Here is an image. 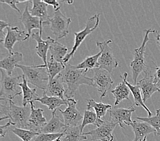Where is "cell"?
<instances>
[{
  "label": "cell",
  "mask_w": 160,
  "mask_h": 141,
  "mask_svg": "<svg viewBox=\"0 0 160 141\" xmlns=\"http://www.w3.org/2000/svg\"><path fill=\"white\" fill-rule=\"evenodd\" d=\"M129 125L132 127L135 135V138L133 141H142L151 133H154L155 135L156 134L155 129L151 125L144 121L134 120Z\"/></svg>",
  "instance_id": "obj_20"
},
{
  "label": "cell",
  "mask_w": 160,
  "mask_h": 141,
  "mask_svg": "<svg viewBox=\"0 0 160 141\" xmlns=\"http://www.w3.org/2000/svg\"><path fill=\"white\" fill-rule=\"evenodd\" d=\"M31 106H19L10 100L6 105L0 106V120H9L15 128L29 129V120L31 115Z\"/></svg>",
  "instance_id": "obj_2"
},
{
  "label": "cell",
  "mask_w": 160,
  "mask_h": 141,
  "mask_svg": "<svg viewBox=\"0 0 160 141\" xmlns=\"http://www.w3.org/2000/svg\"><path fill=\"white\" fill-rule=\"evenodd\" d=\"M55 141H57V140H55Z\"/></svg>",
  "instance_id": "obj_45"
},
{
  "label": "cell",
  "mask_w": 160,
  "mask_h": 141,
  "mask_svg": "<svg viewBox=\"0 0 160 141\" xmlns=\"http://www.w3.org/2000/svg\"><path fill=\"white\" fill-rule=\"evenodd\" d=\"M66 128L67 125L57 115L56 110H54L52 113L51 119L42 129L40 134H62Z\"/></svg>",
  "instance_id": "obj_19"
},
{
  "label": "cell",
  "mask_w": 160,
  "mask_h": 141,
  "mask_svg": "<svg viewBox=\"0 0 160 141\" xmlns=\"http://www.w3.org/2000/svg\"><path fill=\"white\" fill-rule=\"evenodd\" d=\"M26 5L23 12L21 14V16L19 18V21L21 23L24 25L27 32L30 35L32 34V30L38 29V31L41 35H42L44 22L40 21L39 18L33 16L29 10V3Z\"/></svg>",
  "instance_id": "obj_14"
},
{
  "label": "cell",
  "mask_w": 160,
  "mask_h": 141,
  "mask_svg": "<svg viewBox=\"0 0 160 141\" xmlns=\"http://www.w3.org/2000/svg\"><path fill=\"white\" fill-rule=\"evenodd\" d=\"M112 40H106L103 42L97 43V45L102 51V54L98 60L99 68L107 71L110 73L119 67V63L114 56L113 52L110 46Z\"/></svg>",
  "instance_id": "obj_8"
},
{
  "label": "cell",
  "mask_w": 160,
  "mask_h": 141,
  "mask_svg": "<svg viewBox=\"0 0 160 141\" xmlns=\"http://www.w3.org/2000/svg\"><path fill=\"white\" fill-rule=\"evenodd\" d=\"M142 141H147V137H146V138H144Z\"/></svg>",
  "instance_id": "obj_43"
},
{
  "label": "cell",
  "mask_w": 160,
  "mask_h": 141,
  "mask_svg": "<svg viewBox=\"0 0 160 141\" xmlns=\"http://www.w3.org/2000/svg\"><path fill=\"white\" fill-rule=\"evenodd\" d=\"M66 90L62 76L59 75L51 81H48V85L45 90H44V93L48 96L59 97L65 100Z\"/></svg>",
  "instance_id": "obj_18"
},
{
  "label": "cell",
  "mask_w": 160,
  "mask_h": 141,
  "mask_svg": "<svg viewBox=\"0 0 160 141\" xmlns=\"http://www.w3.org/2000/svg\"><path fill=\"white\" fill-rule=\"evenodd\" d=\"M14 126L12 125V123L11 121H8L6 125H1L0 126V135L1 137H4L9 132L12 131V129Z\"/></svg>",
  "instance_id": "obj_36"
},
{
  "label": "cell",
  "mask_w": 160,
  "mask_h": 141,
  "mask_svg": "<svg viewBox=\"0 0 160 141\" xmlns=\"http://www.w3.org/2000/svg\"><path fill=\"white\" fill-rule=\"evenodd\" d=\"M130 92V89L129 88L128 85L123 80V82L119 83L115 88L111 91V93L115 98V105H118L123 100L129 101V96Z\"/></svg>",
  "instance_id": "obj_28"
},
{
  "label": "cell",
  "mask_w": 160,
  "mask_h": 141,
  "mask_svg": "<svg viewBox=\"0 0 160 141\" xmlns=\"http://www.w3.org/2000/svg\"><path fill=\"white\" fill-rule=\"evenodd\" d=\"M93 87L98 90L100 94V99L104 98L108 91L111 88L113 84V80L110 77L108 71L101 68H95L93 71Z\"/></svg>",
  "instance_id": "obj_9"
},
{
  "label": "cell",
  "mask_w": 160,
  "mask_h": 141,
  "mask_svg": "<svg viewBox=\"0 0 160 141\" xmlns=\"http://www.w3.org/2000/svg\"><path fill=\"white\" fill-rule=\"evenodd\" d=\"M61 3H67V4H69V5H71L72 3H73V1H60Z\"/></svg>",
  "instance_id": "obj_42"
},
{
  "label": "cell",
  "mask_w": 160,
  "mask_h": 141,
  "mask_svg": "<svg viewBox=\"0 0 160 141\" xmlns=\"http://www.w3.org/2000/svg\"><path fill=\"white\" fill-rule=\"evenodd\" d=\"M32 37L33 40H35L37 42V46L36 48L37 50V54L38 55L44 62V64L47 67V53L52 43L55 41L51 37H48L47 40H43L42 38V35L40 34V32L33 33L32 34Z\"/></svg>",
  "instance_id": "obj_17"
},
{
  "label": "cell",
  "mask_w": 160,
  "mask_h": 141,
  "mask_svg": "<svg viewBox=\"0 0 160 141\" xmlns=\"http://www.w3.org/2000/svg\"><path fill=\"white\" fill-rule=\"evenodd\" d=\"M17 68L22 70L29 83L45 90L49 81V75L47 68H39L37 65L25 66L19 64L17 65Z\"/></svg>",
  "instance_id": "obj_5"
},
{
  "label": "cell",
  "mask_w": 160,
  "mask_h": 141,
  "mask_svg": "<svg viewBox=\"0 0 160 141\" xmlns=\"http://www.w3.org/2000/svg\"><path fill=\"white\" fill-rule=\"evenodd\" d=\"M136 120H140L144 121L151 125L156 131V134L160 136V109L156 110V114L155 115L147 117H136Z\"/></svg>",
  "instance_id": "obj_32"
},
{
  "label": "cell",
  "mask_w": 160,
  "mask_h": 141,
  "mask_svg": "<svg viewBox=\"0 0 160 141\" xmlns=\"http://www.w3.org/2000/svg\"><path fill=\"white\" fill-rule=\"evenodd\" d=\"M99 23H100V14H98L94 15V16H91L88 19L85 29L82 30L81 31L74 33L75 39L74 45L71 49V52L68 53V54L64 59L63 61V64H67L72 58H73L75 52L77 50L78 47L81 45L83 41L85 40V38L98 28Z\"/></svg>",
  "instance_id": "obj_7"
},
{
  "label": "cell",
  "mask_w": 160,
  "mask_h": 141,
  "mask_svg": "<svg viewBox=\"0 0 160 141\" xmlns=\"http://www.w3.org/2000/svg\"><path fill=\"white\" fill-rule=\"evenodd\" d=\"M116 126L117 124L110 121H104L100 125H98L96 129L84 133V135L91 136V140L93 141H113L114 136L112 132Z\"/></svg>",
  "instance_id": "obj_11"
},
{
  "label": "cell",
  "mask_w": 160,
  "mask_h": 141,
  "mask_svg": "<svg viewBox=\"0 0 160 141\" xmlns=\"http://www.w3.org/2000/svg\"><path fill=\"white\" fill-rule=\"evenodd\" d=\"M67 102L68 106L66 110H62L59 109V112L63 117L64 123L68 127L78 126V123L83 120L81 113L77 108L78 101L74 98H68Z\"/></svg>",
  "instance_id": "obj_10"
},
{
  "label": "cell",
  "mask_w": 160,
  "mask_h": 141,
  "mask_svg": "<svg viewBox=\"0 0 160 141\" xmlns=\"http://www.w3.org/2000/svg\"><path fill=\"white\" fill-rule=\"evenodd\" d=\"M32 7L29 10L33 16L39 18L42 22H46L49 20V16L47 10L48 6L44 1L40 0H33Z\"/></svg>",
  "instance_id": "obj_24"
},
{
  "label": "cell",
  "mask_w": 160,
  "mask_h": 141,
  "mask_svg": "<svg viewBox=\"0 0 160 141\" xmlns=\"http://www.w3.org/2000/svg\"><path fill=\"white\" fill-rule=\"evenodd\" d=\"M128 76V73H124L123 75H121L120 77L125 82V83L128 85L129 88L130 89L131 92L133 94V96H134L135 105L136 106H142V107H143L144 109H145L148 114V117L153 116V115H152V113L151 112V110L147 107L145 103H144L143 101V98L142 97V94H141L142 92H141V90L140 88L139 85L138 84V83H137V84H132L131 83L128 82V81L127 80Z\"/></svg>",
  "instance_id": "obj_21"
},
{
  "label": "cell",
  "mask_w": 160,
  "mask_h": 141,
  "mask_svg": "<svg viewBox=\"0 0 160 141\" xmlns=\"http://www.w3.org/2000/svg\"><path fill=\"white\" fill-rule=\"evenodd\" d=\"M63 136L62 134H40L34 141H55Z\"/></svg>",
  "instance_id": "obj_35"
},
{
  "label": "cell",
  "mask_w": 160,
  "mask_h": 141,
  "mask_svg": "<svg viewBox=\"0 0 160 141\" xmlns=\"http://www.w3.org/2000/svg\"><path fill=\"white\" fill-rule=\"evenodd\" d=\"M156 41H157V44L160 47V34L158 33L157 36H156Z\"/></svg>",
  "instance_id": "obj_41"
},
{
  "label": "cell",
  "mask_w": 160,
  "mask_h": 141,
  "mask_svg": "<svg viewBox=\"0 0 160 141\" xmlns=\"http://www.w3.org/2000/svg\"><path fill=\"white\" fill-rule=\"evenodd\" d=\"M1 101H8L22 93L21 87L18 86V81L22 75H8L6 71L1 68Z\"/></svg>",
  "instance_id": "obj_4"
},
{
  "label": "cell",
  "mask_w": 160,
  "mask_h": 141,
  "mask_svg": "<svg viewBox=\"0 0 160 141\" xmlns=\"http://www.w3.org/2000/svg\"><path fill=\"white\" fill-rule=\"evenodd\" d=\"M102 54V51L98 52V54H95L93 56H88L83 60L82 63L78 64V65L75 66V67L77 68V69H81L84 70L86 73L87 71L91 70V69H95V68H99L98 65V60Z\"/></svg>",
  "instance_id": "obj_30"
},
{
  "label": "cell",
  "mask_w": 160,
  "mask_h": 141,
  "mask_svg": "<svg viewBox=\"0 0 160 141\" xmlns=\"http://www.w3.org/2000/svg\"><path fill=\"white\" fill-rule=\"evenodd\" d=\"M28 2V1H11V0H10V1H8V0H0V2L9 5L11 7H12V8H13L14 10H15L16 11H17L18 13H21V10L17 7V3Z\"/></svg>",
  "instance_id": "obj_37"
},
{
  "label": "cell",
  "mask_w": 160,
  "mask_h": 141,
  "mask_svg": "<svg viewBox=\"0 0 160 141\" xmlns=\"http://www.w3.org/2000/svg\"><path fill=\"white\" fill-rule=\"evenodd\" d=\"M30 105L32 111L29 120V129L40 133L42 129L47 124V119L44 116V110L34 108L33 102L30 103Z\"/></svg>",
  "instance_id": "obj_15"
},
{
  "label": "cell",
  "mask_w": 160,
  "mask_h": 141,
  "mask_svg": "<svg viewBox=\"0 0 160 141\" xmlns=\"http://www.w3.org/2000/svg\"><path fill=\"white\" fill-rule=\"evenodd\" d=\"M7 33L4 37L3 46L9 52V54H12L14 52L13 46L17 41H24L29 39V35L24 31H21L17 26L15 27H7Z\"/></svg>",
  "instance_id": "obj_13"
},
{
  "label": "cell",
  "mask_w": 160,
  "mask_h": 141,
  "mask_svg": "<svg viewBox=\"0 0 160 141\" xmlns=\"http://www.w3.org/2000/svg\"><path fill=\"white\" fill-rule=\"evenodd\" d=\"M144 73H145V76L144 78L140 80L138 84L142 93L143 101L145 103L146 101L148 99H149L154 93L157 92H160V90L155 84L153 82V75L148 73L147 71Z\"/></svg>",
  "instance_id": "obj_16"
},
{
  "label": "cell",
  "mask_w": 160,
  "mask_h": 141,
  "mask_svg": "<svg viewBox=\"0 0 160 141\" xmlns=\"http://www.w3.org/2000/svg\"><path fill=\"white\" fill-rule=\"evenodd\" d=\"M153 75V82L158 88L160 90V66L156 67L155 72Z\"/></svg>",
  "instance_id": "obj_38"
},
{
  "label": "cell",
  "mask_w": 160,
  "mask_h": 141,
  "mask_svg": "<svg viewBox=\"0 0 160 141\" xmlns=\"http://www.w3.org/2000/svg\"><path fill=\"white\" fill-rule=\"evenodd\" d=\"M22 83H19L18 86L21 87L22 94H23L22 105L23 106H27L28 104L36 102L40 96L36 92V88L32 89L28 86V82L23 75H22Z\"/></svg>",
  "instance_id": "obj_23"
},
{
  "label": "cell",
  "mask_w": 160,
  "mask_h": 141,
  "mask_svg": "<svg viewBox=\"0 0 160 141\" xmlns=\"http://www.w3.org/2000/svg\"><path fill=\"white\" fill-rule=\"evenodd\" d=\"M145 35H144V39L142 41V45L138 48L134 49V59L130 63V67L132 71V79L134 84H137V80H138V76L142 73V72H146L147 66L145 63V51L146 45L147 42L149 40L148 35L150 33H158L155 30L148 29L144 30Z\"/></svg>",
  "instance_id": "obj_3"
},
{
  "label": "cell",
  "mask_w": 160,
  "mask_h": 141,
  "mask_svg": "<svg viewBox=\"0 0 160 141\" xmlns=\"http://www.w3.org/2000/svg\"><path fill=\"white\" fill-rule=\"evenodd\" d=\"M86 109L89 110L94 109L97 115L98 120H102V118L104 119L108 110L112 109V106L110 105L104 104L103 102H97L93 99H89L87 101Z\"/></svg>",
  "instance_id": "obj_29"
},
{
  "label": "cell",
  "mask_w": 160,
  "mask_h": 141,
  "mask_svg": "<svg viewBox=\"0 0 160 141\" xmlns=\"http://www.w3.org/2000/svg\"><path fill=\"white\" fill-rule=\"evenodd\" d=\"M57 141H61V137H60L59 139H58V140H57Z\"/></svg>",
  "instance_id": "obj_44"
},
{
  "label": "cell",
  "mask_w": 160,
  "mask_h": 141,
  "mask_svg": "<svg viewBox=\"0 0 160 141\" xmlns=\"http://www.w3.org/2000/svg\"><path fill=\"white\" fill-rule=\"evenodd\" d=\"M44 2L47 3V5L52 6L55 10V12L60 10V7H61L60 2L56 1V0H52V1H46V0H44Z\"/></svg>",
  "instance_id": "obj_39"
},
{
  "label": "cell",
  "mask_w": 160,
  "mask_h": 141,
  "mask_svg": "<svg viewBox=\"0 0 160 141\" xmlns=\"http://www.w3.org/2000/svg\"><path fill=\"white\" fill-rule=\"evenodd\" d=\"M12 132L18 137H19L22 141H34L36 137L40 134V133L30 130V129H21L15 127H14Z\"/></svg>",
  "instance_id": "obj_33"
},
{
  "label": "cell",
  "mask_w": 160,
  "mask_h": 141,
  "mask_svg": "<svg viewBox=\"0 0 160 141\" xmlns=\"http://www.w3.org/2000/svg\"><path fill=\"white\" fill-rule=\"evenodd\" d=\"M0 24H1V27H0V31H1V33L4 35V33H3V29L9 27L11 25L10 24L8 23V22L3 21H0Z\"/></svg>",
  "instance_id": "obj_40"
},
{
  "label": "cell",
  "mask_w": 160,
  "mask_h": 141,
  "mask_svg": "<svg viewBox=\"0 0 160 141\" xmlns=\"http://www.w3.org/2000/svg\"><path fill=\"white\" fill-rule=\"evenodd\" d=\"M135 110L134 106H132L128 109L112 108L110 110V121L124 128V125H129L133 121L132 116Z\"/></svg>",
  "instance_id": "obj_12"
},
{
  "label": "cell",
  "mask_w": 160,
  "mask_h": 141,
  "mask_svg": "<svg viewBox=\"0 0 160 141\" xmlns=\"http://www.w3.org/2000/svg\"><path fill=\"white\" fill-rule=\"evenodd\" d=\"M97 120H98V117L96 112L93 111V110L86 109L85 112H84L82 122V124L81 125L82 130L84 128L89 124L96 125Z\"/></svg>",
  "instance_id": "obj_34"
},
{
  "label": "cell",
  "mask_w": 160,
  "mask_h": 141,
  "mask_svg": "<svg viewBox=\"0 0 160 141\" xmlns=\"http://www.w3.org/2000/svg\"><path fill=\"white\" fill-rule=\"evenodd\" d=\"M49 49L51 53V58L59 63H63L64 59L68 54V48L57 41L51 44Z\"/></svg>",
  "instance_id": "obj_27"
},
{
  "label": "cell",
  "mask_w": 160,
  "mask_h": 141,
  "mask_svg": "<svg viewBox=\"0 0 160 141\" xmlns=\"http://www.w3.org/2000/svg\"><path fill=\"white\" fill-rule=\"evenodd\" d=\"M36 101L40 102L41 104L46 105L48 108L49 110H51L52 111L56 110L57 109L62 105H68L67 100H63L59 97H53V96H48L46 94H43V96L39 97L37 99Z\"/></svg>",
  "instance_id": "obj_26"
},
{
  "label": "cell",
  "mask_w": 160,
  "mask_h": 141,
  "mask_svg": "<svg viewBox=\"0 0 160 141\" xmlns=\"http://www.w3.org/2000/svg\"><path fill=\"white\" fill-rule=\"evenodd\" d=\"M72 19L65 16L61 10L54 12L52 18L44 22V25H48V29L54 34L58 40L66 37L69 33V26Z\"/></svg>",
  "instance_id": "obj_6"
},
{
  "label": "cell",
  "mask_w": 160,
  "mask_h": 141,
  "mask_svg": "<svg viewBox=\"0 0 160 141\" xmlns=\"http://www.w3.org/2000/svg\"><path fill=\"white\" fill-rule=\"evenodd\" d=\"M66 64L63 63L57 62L51 57V60L47 63V69L49 75V81H51L57 76L60 75L65 69Z\"/></svg>",
  "instance_id": "obj_31"
},
{
  "label": "cell",
  "mask_w": 160,
  "mask_h": 141,
  "mask_svg": "<svg viewBox=\"0 0 160 141\" xmlns=\"http://www.w3.org/2000/svg\"><path fill=\"white\" fill-rule=\"evenodd\" d=\"M23 59V54L20 52H14L0 61V67L5 70L8 75H12L13 71L18 63Z\"/></svg>",
  "instance_id": "obj_22"
},
{
  "label": "cell",
  "mask_w": 160,
  "mask_h": 141,
  "mask_svg": "<svg viewBox=\"0 0 160 141\" xmlns=\"http://www.w3.org/2000/svg\"><path fill=\"white\" fill-rule=\"evenodd\" d=\"M84 70L77 69L75 66L70 64H66L65 69L60 74L63 82L67 88L66 96L68 98H73L80 86L87 85L93 87V79L87 77Z\"/></svg>",
  "instance_id": "obj_1"
},
{
  "label": "cell",
  "mask_w": 160,
  "mask_h": 141,
  "mask_svg": "<svg viewBox=\"0 0 160 141\" xmlns=\"http://www.w3.org/2000/svg\"><path fill=\"white\" fill-rule=\"evenodd\" d=\"M87 140V136L84 135L81 125L76 127H68L61 137V141H82Z\"/></svg>",
  "instance_id": "obj_25"
}]
</instances>
